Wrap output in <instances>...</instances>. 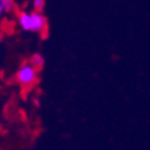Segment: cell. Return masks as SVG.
Returning <instances> with one entry per match:
<instances>
[{"label": "cell", "mask_w": 150, "mask_h": 150, "mask_svg": "<svg viewBox=\"0 0 150 150\" xmlns=\"http://www.w3.org/2000/svg\"><path fill=\"white\" fill-rule=\"evenodd\" d=\"M0 150H1V149H0Z\"/></svg>", "instance_id": "obj_7"}, {"label": "cell", "mask_w": 150, "mask_h": 150, "mask_svg": "<svg viewBox=\"0 0 150 150\" xmlns=\"http://www.w3.org/2000/svg\"><path fill=\"white\" fill-rule=\"evenodd\" d=\"M5 0H0V17L5 13Z\"/></svg>", "instance_id": "obj_6"}, {"label": "cell", "mask_w": 150, "mask_h": 150, "mask_svg": "<svg viewBox=\"0 0 150 150\" xmlns=\"http://www.w3.org/2000/svg\"><path fill=\"white\" fill-rule=\"evenodd\" d=\"M18 23L25 31L45 33L47 30V18L42 12H21L18 15Z\"/></svg>", "instance_id": "obj_1"}, {"label": "cell", "mask_w": 150, "mask_h": 150, "mask_svg": "<svg viewBox=\"0 0 150 150\" xmlns=\"http://www.w3.org/2000/svg\"><path fill=\"white\" fill-rule=\"evenodd\" d=\"M45 5H46V3L43 0H34L33 1V6H34V10L36 12H41L42 8L45 7Z\"/></svg>", "instance_id": "obj_4"}, {"label": "cell", "mask_w": 150, "mask_h": 150, "mask_svg": "<svg viewBox=\"0 0 150 150\" xmlns=\"http://www.w3.org/2000/svg\"><path fill=\"white\" fill-rule=\"evenodd\" d=\"M13 8H15V3L12 1V0H5V11H6V13L7 12H11Z\"/></svg>", "instance_id": "obj_5"}, {"label": "cell", "mask_w": 150, "mask_h": 150, "mask_svg": "<svg viewBox=\"0 0 150 150\" xmlns=\"http://www.w3.org/2000/svg\"><path fill=\"white\" fill-rule=\"evenodd\" d=\"M29 64H30L31 66H34L37 71H39V70H41V69L43 67V65H45V58H43L41 54H39V53H35V54L31 55Z\"/></svg>", "instance_id": "obj_3"}, {"label": "cell", "mask_w": 150, "mask_h": 150, "mask_svg": "<svg viewBox=\"0 0 150 150\" xmlns=\"http://www.w3.org/2000/svg\"><path fill=\"white\" fill-rule=\"evenodd\" d=\"M17 81L23 86H29L33 85L37 81V70L31 66L29 62H24L17 71Z\"/></svg>", "instance_id": "obj_2"}]
</instances>
